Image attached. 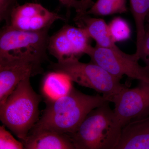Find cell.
<instances>
[{"label": "cell", "instance_id": "6da1fadb", "mask_svg": "<svg viewBox=\"0 0 149 149\" xmlns=\"http://www.w3.org/2000/svg\"><path fill=\"white\" fill-rule=\"evenodd\" d=\"M107 102L102 95H87L74 88L67 95L46 104L42 115L32 129L74 133L92 110Z\"/></svg>", "mask_w": 149, "mask_h": 149}, {"label": "cell", "instance_id": "7a4b0ae2", "mask_svg": "<svg viewBox=\"0 0 149 149\" xmlns=\"http://www.w3.org/2000/svg\"><path fill=\"white\" fill-rule=\"evenodd\" d=\"M30 77L22 81L0 105V119L22 142L25 141L40 118L41 95L32 88Z\"/></svg>", "mask_w": 149, "mask_h": 149}, {"label": "cell", "instance_id": "3957f363", "mask_svg": "<svg viewBox=\"0 0 149 149\" xmlns=\"http://www.w3.org/2000/svg\"><path fill=\"white\" fill-rule=\"evenodd\" d=\"M109 102L93 109L74 133L68 134L75 149H115L121 128Z\"/></svg>", "mask_w": 149, "mask_h": 149}, {"label": "cell", "instance_id": "277c9868", "mask_svg": "<svg viewBox=\"0 0 149 149\" xmlns=\"http://www.w3.org/2000/svg\"><path fill=\"white\" fill-rule=\"evenodd\" d=\"M50 28L29 32L6 24L0 33V62L28 61L42 64L48 61Z\"/></svg>", "mask_w": 149, "mask_h": 149}, {"label": "cell", "instance_id": "5b68a950", "mask_svg": "<svg viewBox=\"0 0 149 149\" xmlns=\"http://www.w3.org/2000/svg\"><path fill=\"white\" fill-rule=\"evenodd\" d=\"M52 70L66 74L73 82L93 89L111 102L113 97L125 87L120 79L115 77L98 65L91 62L84 63L78 59L63 62H51Z\"/></svg>", "mask_w": 149, "mask_h": 149}, {"label": "cell", "instance_id": "8992f818", "mask_svg": "<svg viewBox=\"0 0 149 149\" xmlns=\"http://www.w3.org/2000/svg\"><path fill=\"white\" fill-rule=\"evenodd\" d=\"M87 55L91 62L120 80L126 75L132 80L149 83V74L144 67L139 64V59L135 54L125 53L117 46L107 48L96 45L92 47Z\"/></svg>", "mask_w": 149, "mask_h": 149}, {"label": "cell", "instance_id": "52a82bcc", "mask_svg": "<svg viewBox=\"0 0 149 149\" xmlns=\"http://www.w3.org/2000/svg\"><path fill=\"white\" fill-rule=\"evenodd\" d=\"M91 39L83 28L65 24L50 37L48 52L59 62L79 59L90 50Z\"/></svg>", "mask_w": 149, "mask_h": 149}, {"label": "cell", "instance_id": "ba28073f", "mask_svg": "<svg viewBox=\"0 0 149 149\" xmlns=\"http://www.w3.org/2000/svg\"><path fill=\"white\" fill-rule=\"evenodd\" d=\"M115 118L122 128L131 120L149 115V83L141 82L134 88L124 87L111 99Z\"/></svg>", "mask_w": 149, "mask_h": 149}, {"label": "cell", "instance_id": "9c48e42d", "mask_svg": "<svg viewBox=\"0 0 149 149\" xmlns=\"http://www.w3.org/2000/svg\"><path fill=\"white\" fill-rule=\"evenodd\" d=\"M65 20L58 14L50 11L42 5L26 3L17 5L13 10L8 24L19 30L36 32L51 27L57 20Z\"/></svg>", "mask_w": 149, "mask_h": 149}, {"label": "cell", "instance_id": "30bf717a", "mask_svg": "<svg viewBox=\"0 0 149 149\" xmlns=\"http://www.w3.org/2000/svg\"><path fill=\"white\" fill-rule=\"evenodd\" d=\"M43 72L42 64L32 62H0V105L22 81Z\"/></svg>", "mask_w": 149, "mask_h": 149}, {"label": "cell", "instance_id": "8fae6325", "mask_svg": "<svg viewBox=\"0 0 149 149\" xmlns=\"http://www.w3.org/2000/svg\"><path fill=\"white\" fill-rule=\"evenodd\" d=\"M115 149H149V115L124 125Z\"/></svg>", "mask_w": 149, "mask_h": 149}, {"label": "cell", "instance_id": "7c38bea8", "mask_svg": "<svg viewBox=\"0 0 149 149\" xmlns=\"http://www.w3.org/2000/svg\"><path fill=\"white\" fill-rule=\"evenodd\" d=\"M22 143L27 149H75L68 134L45 129H32Z\"/></svg>", "mask_w": 149, "mask_h": 149}, {"label": "cell", "instance_id": "4fadbf2b", "mask_svg": "<svg viewBox=\"0 0 149 149\" xmlns=\"http://www.w3.org/2000/svg\"><path fill=\"white\" fill-rule=\"evenodd\" d=\"M73 82L66 74L52 70L42 79L40 95L46 104L56 101L71 92L74 88Z\"/></svg>", "mask_w": 149, "mask_h": 149}, {"label": "cell", "instance_id": "5bb4252c", "mask_svg": "<svg viewBox=\"0 0 149 149\" xmlns=\"http://www.w3.org/2000/svg\"><path fill=\"white\" fill-rule=\"evenodd\" d=\"M74 22L77 27L85 29L97 45L107 48L117 46L111 36L108 24L102 19L92 17L85 13H77Z\"/></svg>", "mask_w": 149, "mask_h": 149}, {"label": "cell", "instance_id": "9a60e30c", "mask_svg": "<svg viewBox=\"0 0 149 149\" xmlns=\"http://www.w3.org/2000/svg\"><path fill=\"white\" fill-rule=\"evenodd\" d=\"M136 29V52H139L145 34V23L149 13V0H130Z\"/></svg>", "mask_w": 149, "mask_h": 149}, {"label": "cell", "instance_id": "2e32d148", "mask_svg": "<svg viewBox=\"0 0 149 149\" xmlns=\"http://www.w3.org/2000/svg\"><path fill=\"white\" fill-rule=\"evenodd\" d=\"M127 10V0H97L86 13L103 16L125 13Z\"/></svg>", "mask_w": 149, "mask_h": 149}, {"label": "cell", "instance_id": "e0dca14e", "mask_svg": "<svg viewBox=\"0 0 149 149\" xmlns=\"http://www.w3.org/2000/svg\"><path fill=\"white\" fill-rule=\"evenodd\" d=\"M111 36L114 42L128 40L131 35V29L128 22L121 17L113 18L108 24Z\"/></svg>", "mask_w": 149, "mask_h": 149}, {"label": "cell", "instance_id": "ac0fdd59", "mask_svg": "<svg viewBox=\"0 0 149 149\" xmlns=\"http://www.w3.org/2000/svg\"><path fill=\"white\" fill-rule=\"evenodd\" d=\"M0 149H22L24 148L23 143L17 140L3 125L0 126Z\"/></svg>", "mask_w": 149, "mask_h": 149}, {"label": "cell", "instance_id": "d6986e66", "mask_svg": "<svg viewBox=\"0 0 149 149\" xmlns=\"http://www.w3.org/2000/svg\"><path fill=\"white\" fill-rule=\"evenodd\" d=\"M68 8L74 9L77 13H85L93 6L92 0H58Z\"/></svg>", "mask_w": 149, "mask_h": 149}, {"label": "cell", "instance_id": "ffe728a7", "mask_svg": "<svg viewBox=\"0 0 149 149\" xmlns=\"http://www.w3.org/2000/svg\"><path fill=\"white\" fill-rule=\"evenodd\" d=\"M145 34L141 51L137 56L139 60H143L146 65L144 68L149 75V24L145 28Z\"/></svg>", "mask_w": 149, "mask_h": 149}, {"label": "cell", "instance_id": "44dd1931", "mask_svg": "<svg viewBox=\"0 0 149 149\" xmlns=\"http://www.w3.org/2000/svg\"><path fill=\"white\" fill-rule=\"evenodd\" d=\"M15 0H0V20L9 23L11 13L15 7Z\"/></svg>", "mask_w": 149, "mask_h": 149}, {"label": "cell", "instance_id": "7402d4cb", "mask_svg": "<svg viewBox=\"0 0 149 149\" xmlns=\"http://www.w3.org/2000/svg\"><path fill=\"white\" fill-rule=\"evenodd\" d=\"M147 18H148L149 19V13L148 15V17H147Z\"/></svg>", "mask_w": 149, "mask_h": 149}, {"label": "cell", "instance_id": "603a6c76", "mask_svg": "<svg viewBox=\"0 0 149 149\" xmlns=\"http://www.w3.org/2000/svg\"></svg>", "mask_w": 149, "mask_h": 149}]
</instances>
